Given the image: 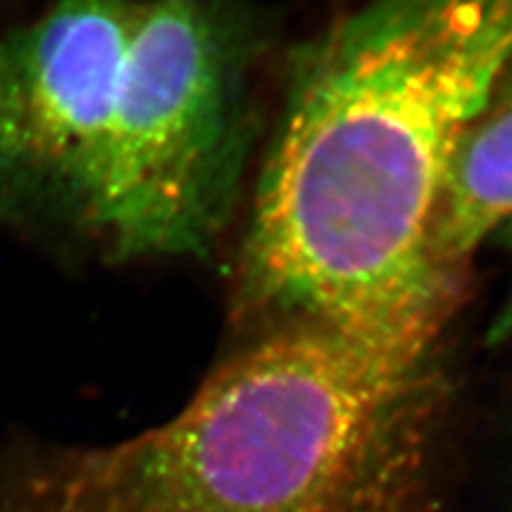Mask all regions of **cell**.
Returning <instances> with one entry per match:
<instances>
[{"mask_svg":"<svg viewBox=\"0 0 512 512\" xmlns=\"http://www.w3.org/2000/svg\"><path fill=\"white\" fill-rule=\"evenodd\" d=\"M498 233L504 239V244L512 256V220H508ZM510 335H512V284L508 288V295L504 299V306H502L500 314L493 320L489 338H491V342H504L506 338H510Z\"/></svg>","mask_w":512,"mask_h":512,"instance_id":"obj_6","label":"cell"},{"mask_svg":"<svg viewBox=\"0 0 512 512\" xmlns=\"http://www.w3.org/2000/svg\"><path fill=\"white\" fill-rule=\"evenodd\" d=\"M446 397L440 344L284 323L131 440L9 446L0 512H434Z\"/></svg>","mask_w":512,"mask_h":512,"instance_id":"obj_2","label":"cell"},{"mask_svg":"<svg viewBox=\"0 0 512 512\" xmlns=\"http://www.w3.org/2000/svg\"><path fill=\"white\" fill-rule=\"evenodd\" d=\"M512 69V0H370L297 54L244 250L286 323L438 344L461 297L431 250L448 167Z\"/></svg>","mask_w":512,"mask_h":512,"instance_id":"obj_1","label":"cell"},{"mask_svg":"<svg viewBox=\"0 0 512 512\" xmlns=\"http://www.w3.org/2000/svg\"><path fill=\"white\" fill-rule=\"evenodd\" d=\"M246 69L244 35L212 0L139 5L79 220L120 261L216 242L248 158Z\"/></svg>","mask_w":512,"mask_h":512,"instance_id":"obj_3","label":"cell"},{"mask_svg":"<svg viewBox=\"0 0 512 512\" xmlns=\"http://www.w3.org/2000/svg\"><path fill=\"white\" fill-rule=\"evenodd\" d=\"M512 220V103L476 122L442 184L431 250L444 274L461 282L470 256Z\"/></svg>","mask_w":512,"mask_h":512,"instance_id":"obj_5","label":"cell"},{"mask_svg":"<svg viewBox=\"0 0 512 512\" xmlns=\"http://www.w3.org/2000/svg\"><path fill=\"white\" fill-rule=\"evenodd\" d=\"M137 11L56 0L0 35V205L82 220Z\"/></svg>","mask_w":512,"mask_h":512,"instance_id":"obj_4","label":"cell"}]
</instances>
